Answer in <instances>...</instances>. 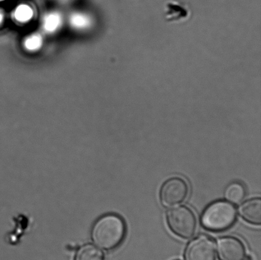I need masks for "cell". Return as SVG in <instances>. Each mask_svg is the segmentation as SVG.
Wrapping results in <instances>:
<instances>
[{
    "label": "cell",
    "instance_id": "cell-13",
    "mask_svg": "<svg viewBox=\"0 0 261 260\" xmlns=\"http://www.w3.org/2000/svg\"><path fill=\"white\" fill-rule=\"evenodd\" d=\"M43 39L40 35L35 34L30 36L25 40L24 45L28 50L36 51L39 50L42 46Z\"/></svg>",
    "mask_w": 261,
    "mask_h": 260
},
{
    "label": "cell",
    "instance_id": "cell-17",
    "mask_svg": "<svg viewBox=\"0 0 261 260\" xmlns=\"http://www.w3.org/2000/svg\"><path fill=\"white\" fill-rule=\"evenodd\" d=\"M174 260H180V259H174Z\"/></svg>",
    "mask_w": 261,
    "mask_h": 260
},
{
    "label": "cell",
    "instance_id": "cell-8",
    "mask_svg": "<svg viewBox=\"0 0 261 260\" xmlns=\"http://www.w3.org/2000/svg\"><path fill=\"white\" fill-rule=\"evenodd\" d=\"M74 260H105V254L98 247L86 244L78 249Z\"/></svg>",
    "mask_w": 261,
    "mask_h": 260
},
{
    "label": "cell",
    "instance_id": "cell-2",
    "mask_svg": "<svg viewBox=\"0 0 261 260\" xmlns=\"http://www.w3.org/2000/svg\"><path fill=\"white\" fill-rule=\"evenodd\" d=\"M238 211L233 204L227 200L214 201L202 212V227L214 233H222L231 228L237 220Z\"/></svg>",
    "mask_w": 261,
    "mask_h": 260
},
{
    "label": "cell",
    "instance_id": "cell-11",
    "mask_svg": "<svg viewBox=\"0 0 261 260\" xmlns=\"http://www.w3.org/2000/svg\"><path fill=\"white\" fill-rule=\"evenodd\" d=\"M32 8L27 4H20L15 9L14 15L15 19L20 23H27L33 17Z\"/></svg>",
    "mask_w": 261,
    "mask_h": 260
},
{
    "label": "cell",
    "instance_id": "cell-16",
    "mask_svg": "<svg viewBox=\"0 0 261 260\" xmlns=\"http://www.w3.org/2000/svg\"><path fill=\"white\" fill-rule=\"evenodd\" d=\"M4 1H5V0H0V2H4Z\"/></svg>",
    "mask_w": 261,
    "mask_h": 260
},
{
    "label": "cell",
    "instance_id": "cell-3",
    "mask_svg": "<svg viewBox=\"0 0 261 260\" xmlns=\"http://www.w3.org/2000/svg\"><path fill=\"white\" fill-rule=\"evenodd\" d=\"M166 221L171 233L182 239L193 238L198 227L195 213L186 206H176L168 211Z\"/></svg>",
    "mask_w": 261,
    "mask_h": 260
},
{
    "label": "cell",
    "instance_id": "cell-15",
    "mask_svg": "<svg viewBox=\"0 0 261 260\" xmlns=\"http://www.w3.org/2000/svg\"><path fill=\"white\" fill-rule=\"evenodd\" d=\"M244 260H253L252 257L250 255H246Z\"/></svg>",
    "mask_w": 261,
    "mask_h": 260
},
{
    "label": "cell",
    "instance_id": "cell-1",
    "mask_svg": "<svg viewBox=\"0 0 261 260\" xmlns=\"http://www.w3.org/2000/svg\"><path fill=\"white\" fill-rule=\"evenodd\" d=\"M126 225L121 216L109 214L99 218L91 230V238L99 248L112 250L117 248L126 235Z\"/></svg>",
    "mask_w": 261,
    "mask_h": 260
},
{
    "label": "cell",
    "instance_id": "cell-4",
    "mask_svg": "<svg viewBox=\"0 0 261 260\" xmlns=\"http://www.w3.org/2000/svg\"><path fill=\"white\" fill-rule=\"evenodd\" d=\"M189 186L184 178L173 177L163 183L159 192V198L164 208H171L183 203L189 194Z\"/></svg>",
    "mask_w": 261,
    "mask_h": 260
},
{
    "label": "cell",
    "instance_id": "cell-9",
    "mask_svg": "<svg viewBox=\"0 0 261 260\" xmlns=\"http://www.w3.org/2000/svg\"><path fill=\"white\" fill-rule=\"evenodd\" d=\"M246 195V190L242 183L234 182L227 186L225 190V197L229 202L237 205L242 202Z\"/></svg>",
    "mask_w": 261,
    "mask_h": 260
},
{
    "label": "cell",
    "instance_id": "cell-14",
    "mask_svg": "<svg viewBox=\"0 0 261 260\" xmlns=\"http://www.w3.org/2000/svg\"><path fill=\"white\" fill-rule=\"evenodd\" d=\"M4 15L3 14V12L0 10V24L4 21Z\"/></svg>",
    "mask_w": 261,
    "mask_h": 260
},
{
    "label": "cell",
    "instance_id": "cell-5",
    "mask_svg": "<svg viewBox=\"0 0 261 260\" xmlns=\"http://www.w3.org/2000/svg\"><path fill=\"white\" fill-rule=\"evenodd\" d=\"M184 255V260H216L214 239L203 234L196 237L188 244Z\"/></svg>",
    "mask_w": 261,
    "mask_h": 260
},
{
    "label": "cell",
    "instance_id": "cell-10",
    "mask_svg": "<svg viewBox=\"0 0 261 260\" xmlns=\"http://www.w3.org/2000/svg\"><path fill=\"white\" fill-rule=\"evenodd\" d=\"M62 24V17L57 12L50 13L43 19V27L46 32L52 33L56 32Z\"/></svg>",
    "mask_w": 261,
    "mask_h": 260
},
{
    "label": "cell",
    "instance_id": "cell-7",
    "mask_svg": "<svg viewBox=\"0 0 261 260\" xmlns=\"http://www.w3.org/2000/svg\"><path fill=\"white\" fill-rule=\"evenodd\" d=\"M240 217L245 222L254 226L261 225V199L254 197L245 201L239 209Z\"/></svg>",
    "mask_w": 261,
    "mask_h": 260
},
{
    "label": "cell",
    "instance_id": "cell-12",
    "mask_svg": "<svg viewBox=\"0 0 261 260\" xmlns=\"http://www.w3.org/2000/svg\"><path fill=\"white\" fill-rule=\"evenodd\" d=\"M70 23L76 30L87 29L91 25V18L83 13H75L71 15Z\"/></svg>",
    "mask_w": 261,
    "mask_h": 260
},
{
    "label": "cell",
    "instance_id": "cell-6",
    "mask_svg": "<svg viewBox=\"0 0 261 260\" xmlns=\"http://www.w3.org/2000/svg\"><path fill=\"white\" fill-rule=\"evenodd\" d=\"M217 253L219 260H244L247 255L244 242L232 236H223L218 239Z\"/></svg>",
    "mask_w": 261,
    "mask_h": 260
}]
</instances>
